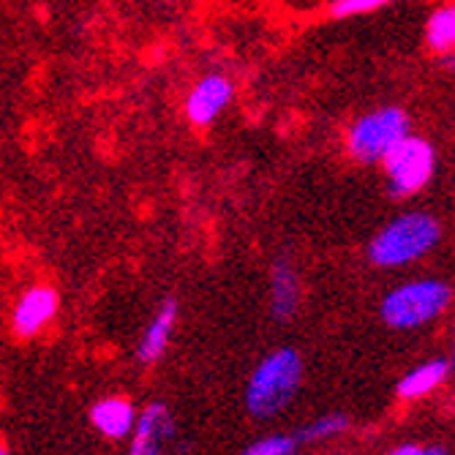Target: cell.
I'll list each match as a JSON object with an SVG mask.
<instances>
[{
	"label": "cell",
	"instance_id": "15",
	"mask_svg": "<svg viewBox=\"0 0 455 455\" xmlns=\"http://www.w3.org/2000/svg\"><path fill=\"white\" fill-rule=\"evenodd\" d=\"M300 444L295 434H267L248 444L240 455H298Z\"/></svg>",
	"mask_w": 455,
	"mask_h": 455
},
{
	"label": "cell",
	"instance_id": "11",
	"mask_svg": "<svg viewBox=\"0 0 455 455\" xmlns=\"http://www.w3.org/2000/svg\"><path fill=\"white\" fill-rule=\"evenodd\" d=\"M91 426L104 436V439H126L132 436L134 426H137V409L129 398L123 395H109V398H99L91 411Z\"/></svg>",
	"mask_w": 455,
	"mask_h": 455
},
{
	"label": "cell",
	"instance_id": "16",
	"mask_svg": "<svg viewBox=\"0 0 455 455\" xmlns=\"http://www.w3.org/2000/svg\"><path fill=\"white\" fill-rule=\"evenodd\" d=\"M390 4H398V0H333V4H330V17L333 20L360 17V14L379 12Z\"/></svg>",
	"mask_w": 455,
	"mask_h": 455
},
{
	"label": "cell",
	"instance_id": "3",
	"mask_svg": "<svg viewBox=\"0 0 455 455\" xmlns=\"http://www.w3.org/2000/svg\"><path fill=\"white\" fill-rule=\"evenodd\" d=\"M452 306V286L444 278H411L390 292L379 303V316L390 330H401V333H411L420 330Z\"/></svg>",
	"mask_w": 455,
	"mask_h": 455
},
{
	"label": "cell",
	"instance_id": "18",
	"mask_svg": "<svg viewBox=\"0 0 455 455\" xmlns=\"http://www.w3.org/2000/svg\"><path fill=\"white\" fill-rule=\"evenodd\" d=\"M439 66H442L444 71L455 74V50H447V52H442V55H439Z\"/></svg>",
	"mask_w": 455,
	"mask_h": 455
},
{
	"label": "cell",
	"instance_id": "14",
	"mask_svg": "<svg viewBox=\"0 0 455 455\" xmlns=\"http://www.w3.org/2000/svg\"><path fill=\"white\" fill-rule=\"evenodd\" d=\"M349 428H352L349 415H344V411H327V415H319L316 420L306 423L295 434V439H298V444H319V442H330L336 436H344Z\"/></svg>",
	"mask_w": 455,
	"mask_h": 455
},
{
	"label": "cell",
	"instance_id": "4",
	"mask_svg": "<svg viewBox=\"0 0 455 455\" xmlns=\"http://www.w3.org/2000/svg\"><path fill=\"white\" fill-rule=\"evenodd\" d=\"M406 134H411L409 112L398 104H387L355 117L344 134V145L349 158L365 164V167H374Z\"/></svg>",
	"mask_w": 455,
	"mask_h": 455
},
{
	"label": "cell",
	"instance_id": "19",
	"mask_svg": "<svg viewBox=\"0 0 455 455\" xmlns=\"http://www.w3.org/2000/svg\"><path fill=\"white\" fill-rule=\"evenodd\" d=\"M450 365L455 371V324H452V355H450Z\"/></svg>",
	"mask_w": 455,
	"mask_h": 455
},
{
	"label": "cell",
	"instance_id": "10",
	"mask_svg": "<svg viewBox=\"0 0 455 455\" xmlns=\"http://www.w3.org/2000/svg\"><path fill=\"white\" fill-rule=\"evenodd\" d=\"M178 316H180L178 298H164L158 303L156 314L150 316L145 333L140 339V347H137V360L142 365H153L164 357V352H167V347L172 341L175 327H178Z\"/></svg>",
	"mask_w": 455,
	"mask_h": 455
},
{
	"label": "cell",
	"instance_id": "9",
	"mask_svg": "<svg viewBox=\"0 0 455 455\" xmlns=\"http://www.w3.org/2000/svg\"><path fill=\"white\" fill-rule=\"evenodd\" d=\"M303 303V283L295 262L289 257H278L270 267V314L278 322L295 319Z\"/></svg>",
	"mask_w": 455,
	"mask_h": 455
},
{
	"label": "cell",
	"instance_id": "5",
	"mask_svg": "<svg viewBox=\"0 0 455 455\" xmlns=\"http://www.w3.org/2000/svg\"><path fill=\"white\" fill-rule=\"evenodd\" d=\"M379 164L387 178L390 196L409 199V196L420 194L434 180L439 156H436V148L431 140L411 132L401 142H395Z\"/></svg>",
	"mask_w": 455,
	"mask_h": 455
},
{
	"label": "cell",
	"instance_id": "8",
	"mask_svg": "<svg viewBox=\"0 0 455 455\" xmlns=\"http://www.w3.org/2000/svg\"><path fill=\"white\" fill-rule=\"evenodd\" d=\"M178 426L172 409L164 401H150L137 411V426L129 444V455H167V444L175 442Z\"/></svg>",
	"mask_w": 455,
	"mask_h": 455
},
{
	"label": "cell",
	"instance_id": "17",
	"mask_svg": "<svg viewBox=\"0 0 455 455\" xmlns=\"http://www.w3.org/2000/svg\"><path fill=\"white\" fill-rule=\"evenodd\" d=\"M387 455H450L444 444H415V442H403L395 444Z\"/></svg>",
	"mask_w": 455,
	"mask_h": 455
},
{
	"label": "cell",
	"instance_id": "2",
	"mask_svg": "<svg viewBox=\"0 0 455 455\" xmlns=\"http://www.w3.org/2000/svg\"><path fill=\"white\" fill-rule=\"evenodd\" d=\"M303 385V357L295 347L267 352L245 382L243 403L257 420H273L295 401Z\"/></svg>",
	"mask_w": 455,
	"mask_h": 455
},
{
	"label": "cell",
	"instance_id": "7",
	"mask_svg": "<svg viewBox=\"0 0 455 455\" xmlns=\"http://www.w3.org/2000/svg\"><path fill=\"white\" fill-rule=\"evenodd\" d=\"M60 298L58 289L50 283H36L20 295L14 311H12V330L17 339H33L38 333H44L47 324L58 316Z\"/></svg>",
	"mask_w": 455,
	"mask_h": 455
},
{
	"label": "cell",
	"instance_id": "13",
	"mask_svg": "<svg viewBox=\"0 0 455 455\" xmlns=\"http://www.w3.org/2000/svg\"><path fill=\"white\" fill-rule=\"evenodd\" d=\"M426 44L434 55L455 50V4H444L431 12L426 22Z\"/></svg>",
	"mask_w": 455,
	"mask_h": 455
},
{
	"label": "cell",
	"instance_id": "12",
	"mask_svg": "<svg viewBox=\"0 0 455 455\" xmlns=\"http://www.w3.org/2000/svg\"><path fill=\"white\" fill-rule=\"evenodd\" d=\"M450 360L447 357H434V360H426L420 365H415L411 371L395 382V395L401 401H420V398H428L434 390H439L447 379H450Z\"/></svg>",
	"mask_w": 455,
	"mask_h": 455
},
{
	"label": "cell",
	"instance_id": "20",
	"mask_svg": "<svg viewBox=\"0 0 455 455\" xmlns=\"http://www.w3.org/2000/svg\"><path fill=\"white\" fill-rule=\"evenodd\" d=\"M0 455H12V452H9V447H6L4 442H0Z\"/></svg>",
	"mask_w": 455,
	"mask_h": 455
},
{
	"label": "cell",
	"instance_id": "6",
	"mask_svg": "<svg viewBox=\"0 0 455 455\" xmlns=\"http://www.w3.org/2000/svg\"><path fill=\"white\" fill-rule=\"evenodd\" d=\"M235 99V82L227 74H204L194 82V88L188 91L183 101L186 120L194 129H208L224 115V109Z\"/></svg>",
	"mask_w": 455,
	"mask_h": 455
},
{
	"label": "cell",
	"instance_id": "1",
	"mask_svg": "<svg viewBox=\"0 0 455 455\" xmlns=\"http://www.w3.org/2000/svg\"><path fill=\"white\" fill-rule=\"evenodd\" d=\"M444 237V227L434 213L409 211L390 219L374 237L368 240L365 257L374 267L395 270L415 265L434 254Z\"/></svg>",
	"mask_w": 455,
	"mask_h": 455
}]
</instances>
